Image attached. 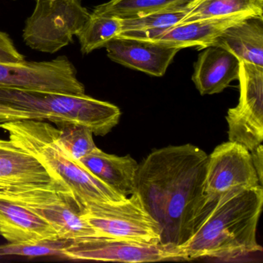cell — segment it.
Segmentation results:
<instances>
[{"label":"cell","instance_id":"obj_8","mask_svg":"<svg viewBox=\"0 0 263 263\" xmlns=\"http://www.w3.org/2000/svg\"><path fill=\"white\" fill-rule=\"evenodd\" d=\"M64 256L71 260L129 263L183 261L176 247L107 236L70 240Z\"/></svg>","mask_w":263,"mask_h":263},{"label":"cell","instance_id":"obj_19","mask_svg":"<svg viewBox=\"0 0 263 263\" xmlns=\"http://www.w3.org/2000/svg\"><path fill=\"white\" fill-rule=\"evenodd\" d=\"M187 7V13L178 24L237 14L263 17V0H193Z\"/></svg>","mask_w":263,"mask_h":263},{"label":"cell","instance_id":"obj_23","mask_svg":"<svg viewBox=\"0 0 263 263\" xmlns=\"http://www.w3.org/2000/svg\"><path fill=\"white\" fill-rule=\"evenodd\" d=\"M58 128L59 142L75 161H81L98 148L93 132L86 126L68 124Z\"/></svg>","mask_w":263,"mask_h":263},{"label":"cell","instance_id":"obj_6","mask_svg":"<svg viewBox=\"0 0 263 263\" xmlns=\"http://www.w3.org/2000/svg\"><path fill=\"white\" fill-rule=\"evenodd\" d=\"M90 14L81 0H36L26 21L24 42L37 51L57 53L73 43Z\"/></svg>","mask_w":263,"mask_h":263},{"label":"cell","instance_id":"obj_3","mask_svg":"<svg viewBox=\"0 0 263 263\" xmlns=\"http://www.w3.org/2000/svg\"><path fill=\"white\" fill-rule=\"evenodd\" d=\"M16 145L33 155L53 181L73 200L81 212L96 203L117 202L126 198L97 178L81 161L64 150L58 140V128L41 121L1 123Z\"/></svg>","mask_w":263,"mask_h":263},{"label":"cell","instance_id":"obj_21","mask_svg":"<svg viewBox=\"0 0 263 263\" xmlns=\"http://www.w3.org/2000/svg\"><path fill=\"white\" fill-rule=\"evenodd\" d=\"M193 0H110L93 11L121 19L138 17L190 4Z\"/></svg>","mask_w":263,"mask_h":263},{"label":"cell","instance_id":"obj_25","mask_svg":"<svg viewBox=\"0 0 263 263\" xmlns=\"http://www.w3.org/2000/svg\"><path fill=\"white\" fill-rule=\"evenodd\" d=\"M24 61L25 58L18 51L10 36L0 31V64H11Z\"/></svg>","mask_w":263,"mask_h":263},{"label":"cell","instance_id":"obj_14","mask_svg":"<svg viewBox=\"0 0 263 263\" xmlns=\"http://www.w3.org/2000/svg\"><path fill=\"white\" fill-rule=\"evenodd\" d=\"M194 64L192 80L200 95L220 93L239 77L240 61L226 49L210 46L203 49Z\"/></svg>","mask_w":263,"mask_h":263},{"label":"cell","instance_id":"obj_20","mask_svg":"<svg viewBox=\"0 0 263 263\" xmlns=\"http://www.w3.org/2000/svg\"><path fill=\"white\" fill-rule=\"evenodd\" d=\"M122 32L121 18L93 11L77 36L83 54H88L93 50L105 47Z\"/></svg>","mask_w":263,"mask_h":263},{"label":"cell","instance_id":"obj_12","mask_svg":"<svg viewBox=\"0 0 263 263\" xmlns=\"http://www.w3.org/2000/svg\"><path fill=\"white\" fill-rule=\"evenodd\" d=\"M252 16L237 14L222 17L207 18L178 24L154 33L144 34L122 33L118 36L160 43L181 50L187 47H195L198 50H203L212 46L214 41L224 30Z\"/></svg>","mask_w":263,"mask_h":263},{"label":"cell","instance_id":"obj_17","mask_svg":"<svg viewBox=\"0 0 263 263\" xmlns=\"http://www.w3.org/2000/svg\"><path fill=\"white\" fill-rule=\"evenodd\" d=\"M80 161L97 178L123 196H130L136 192L139 164L130 155H110L98 147Z\"/></svg>","mask_w":263,"mask_h":263},{"label":"cell","instance_id":"obj_22","mask_svg":"<svg viewBox=\"0 0 263 263\" xmlns=\"http://www.w3.org/2000/svg\"><path fill=\"white\" fill-rule=\"evenodd\" d=\"M187 5L189 4L138 17L121 19L122 33L144 34L170 28L181 22L189 10Z\"/></svg>","mask_w":263,"mask_h":263},{"label":"cell","instance_id":"obj_4","mask_svg":"<svg viewBox=\"0 0 263 263\" xmlns=\"http://www.w3.org/2000/svg\"><path fill=\"white\" fill-rule=\"evenodd\" d=\"M121 111L115 104L84 95L0 87V124L48 121L57 127L86 126L104 136L118 125Z\"/></svg>","mask_w":263,"mask_h":263},{"label":"cell","instance_id":"obj_15","mask_svg":"<svg viewBox=\"0 0 263 263\" xmlns=\"http://www.w3.org/2000/svg\"><path fill=\"white\" fill-rule=\"evenodd\" d=\"M0 235L13 243L61 239L55 229L33 211L1 195Z\"/></svg>","mask_w":263,"mask_h":263},{"label":"cell","instance_id":"obj_11","mask_svg":"<svg viewBox=\"0 0 263 263\" xmlns=\"http://www.w3.org/2000/svg\"><path fill=\"white\" fill-rule=\"evenodd\" d=\"M259 184L250 151L242 144L231 141L222 143L208 156L204 195H219Z\"/></svg>","mask_w":263,"mask_h":263},{"label":"cell","instance_id":"obj_1","mask_svg":"<svg viewBox=\"0 0 263 263\" xmlns=\"http://www.w3.org/2000/svg\"><path fill=\"white\" fill-rule=\"evenodd\" d=\"M208 156L193 144L170 145L138 166L135 192L159 224L161 244L177 248L192 236L204 201Z\"/></svg>","mask_w":263,"mask_h":263},{"label":"cell","instance_id":"obj_5","mask_svg":"<svg viewBox=\"0 0 263 263\" xmlns=\"http://www.w3.org/2000/svg\"><path fill=\"white\" fill-rule=\"evenodd\" d=\"M0 195L33 211L55 229L61 239L99 236L81 216V211L73 200L59 184L2 185Z\"/></svg>","mask_w":263,"mask_h":263},{"label":"cell","instance_id":"obj_24","mask_svg":"<svg viewBox=\"0 0 263 263\" xmlns=\"http://www.w3.org/2000/svg\"><path fill=\"white\" fill-rule=\"evenodd\" d=\"M70 241L58 239L37 242H10L0 246V258L10 255L25 257L59 256L64 258V249Z\"/></svg>","mask_w":263,"mask_h":263},{"label":"cell","instance_id":"obj_10","mask_svg":"<svg viewBox=\"0 0 263 263\" xmlns=\"http://www.w3.org/2000/svg\"><path fill=\"white\" fill-rule=\"evenodd\" d=\"M0 87L86 95L76 68L65 56L50 61L0 64Z\"/></svg>","mask_w":263,"mask_h":263},{"label":"cell","instance_id":"obj_7","mask_svg":"<svg viewBox=\"0 0 263 263\" xmlns=\"http://www.w3.org/2000/svg\"><path fill=\"white\" fill-rule=\"evenodd\" d=\"M81 216L99 236L161 243V227L136 192L122 201L91 204L81 212Z\"/></svg>","mask_w":263,"mask_h":263},{"label":"cell","instance_id":"obj_13","mask_svg":"<svg viewBox=\"0 0 263 263\" xmlns=\"http://www.w3.org/2000/svg\"><path fill=\"white\" fill-rule=\"evenodd\" d=\"M107 57L124 67L162 77L181 49L152 41L117 36L106 45Z\"/></svg>","mask_w":263,"mask_h":263},{"label":"cell","instance_id":"obj_16","mask_svg":"<svg viewBox=\"0 0 263 263\" xmlns=\"http://www.w3.org/2000/svg\"><path fill=\"white\" fill-rule=\"evenodd\" d=\"M39 184L57 183L33 155L0 138V186Z\"/></svg>","mask_w":263,"mask_h":263},{"label":"cell","instance_id":"obj_2","mask_svg":"<svg viewBox=\"0 0 263 263\" xmlns=\"http://www.w3.org/2000/svg\"><path fill=\"white\" fill-rule=\"evenodd\" d=\"M262 205L261 184L219 195H204L192 236L177 247L183 261H228L261 251L257 242V228Z\"/></svg>","mask_w":263,"mask_h":263},{"label":"cell","instance_id":"obj_18","mask_svg":"<svg viewBox=\"0 0 263 263\" xmlns=\"http://www.w3.org/2000/svg\"><path fill=\"white\" fill-rule=\"evenodd\" d=\"M212 46L229 50L239 61L263 67V17H252L224 30Z\"/></svg>","mask_w":263,"mask_h":263},{"label":"cell","instance_id":"obj_26","mask_svg":"<svg viewBox=\"0 0 263 263\" xmlns=\"http://www.w3.org/2000/svg\"><path fill=\"white\" fill-rule=\"evenodd\" d=\"M252 162L254 167L258 175L260 184L262 185V172H263V150L262 145L260 144L253 150L251 151Z\"/></svg>","mask_w":263,"mask_h":263},{"label":"cell","instance_id":"obj_9","mask_svg":"<svg viewBox=\"0 0 263 263\" xmlns=\"http://www.w3.org/2000/svg\"><path fill=\"white\" fill-rule=\"evenodd\" d=\"M239 99L226 115L229 141L252 151L263 141V67L240 61Z\"/></svg>","mask_w":263,"mask_h":263}]
</instances>
